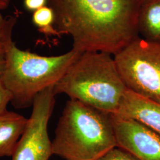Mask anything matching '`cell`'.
Here are the masks:
<instances>
[{"instance_id": "1", "label": "cell", "mask_w": 160, "mask_h": 160, "mask_svg": "<svg viewBox=\"0 0 160 160\" xmlns=\"http://www.w3.org/2000/svg\"><path fill=\"white\" fill-rule=\"evenodd\" d=\"M142 0H48L59 35L72 37V49L114 56L139 37Z\"/></svg>"}, {"instance_id": "2", "label": "cell", "mask_w": 160, "mask_h": 160, "mask_svg": "<svg viewBox=\"0 0 160 160\" xmlns=\"http://www.w3.org/2000/svg\"><path fill=\"white\" fill-rule=\"evenodd\" d=\"M52 146L53 155L63 160H99L117 147L112 114L70 99Z\"/></svg>"}, {"instance_id": "3", "label": "cell", "mask_w": 160, "mask_h": 160, "mask_svg": "<svg viewBox=\"0 0 160 160\" xmlns=\"http://www.w3.org/2000/svg\"><path fill=\"white\" fill-rule=\"evenodd\" d=\"M112 56L98 52L82 53L54 86L55 94H65L109 114L116 113L128 89Z\"/></svg>"}, {"instance_id": "4", "label": "cell", "mask_w": 160, "mask_h": 160, "mask_svg": "<svg viewBox=\"0 0 160 160\" xmlns=\"http://www.w3.org/2000/svg\"><path fill=\"white\" fill-rule=\"evenodd\" d=\"M81 53L72 49L58 56H41L19 49L12 40L8 42L2 78L12 94V106L16 109L32 106L36 96L55 86Z\"/></svg>"}, {"instance_id": "5", "label": "cell", "mask_w": 160, "mask_h": 160, "mask_svg": "<svg viewBox=\"0 0 160 160\" xmlns=\"http://www.w3.org/2000/svg\"><path fill=\"white\" fill-rule=\"evenodd\" d=\"M114 59L128 90L160 103V43L138 38Z\"/></svg>"}, {"instance_id": "6", "label": "cell", "mask_w": 160, "mask_h": 160, "mask_svg": "<svg viewBox=\"0 0 160 160\" xmlns=\"http://www.w3.org/2000/svg\"><path fill=\"white\" fill-rule=\"evenodd\" d=\"M53 87L45 89L35 97L32 113L12 160H49L53 155L48 126L55 104Z\"/></svg>"}, {"instance_id": "7", "label": "cell", "mask_w": 160, "mask_h": 160, "mask_svg": "<svg viewBox=\"0 0 160 160\" xmlns=\"http://www.w3.org/2000/svg\"><path fill=\"white\" fill-rule=\"evenodd\" d=\"M117 147L139 160H160V135L136 120L112 114Z\"/></svg>"}, {"instance_id": "8", "label": "cell", "mask_w": 160, "mask_h": 160, "mask_svg": "<svg viewBox=\"0 0 160 160\" xmlns=\"http://www.w3.org/2000/svg\"><path fill=\"white\" fill-rule=\"evenodd\" d=\"M114 114L136 120L160 135V103L127 90Z\"/></svg>"}, {"instance_id": "9", "label": "cell", "mask_w": 160, "mask_h": 160, "mask_svg": "<svg viewBox=\"0 0 160 160\" xmlns=\"http://www.w3.org/2000/svg\"><path fill=\"white\" fill-rule=\"evenodd\" d=\"M28 122V119L14 112L0 114V157H12Z\"/></svg>"}, {"instance_id": "10", "label": "cell", "mask_w": 160, "mask_h": 160, "mask_svg": "<svg viewBox=\"0 0 160 160\" xmlns=\"http://www.w3.org/2000/svg\"><path fill=\"white\" fill-rule=\"evenodd\" d=\"M138 30L141 38L160 43V0H142L138 18Z\"/></svg>"}, {"instance_id": "11", "label": "cell", "mask_w": 160, "mask_h": 160, "mask_svg": "<svg viewBox=\"0 0 160 160\" xmlns=\"http://www.w3.org/2000/svg\"><path fill=\"white\" fill-rule=\"evenodd\" d=\"M32 22L39 32L46 36L60 37L55 28V13L49 6H45L33 12Z\"/></svg>"}, {"instance_id": "12", "label": "cell", "mask_w": 160, "mask_h": 160, "mask_svg": "<svg viewBox=\"0 0 160 160\" xmlns=\"http://www.w3.org/2000/svg\"><path fill=\"white\" fill-rule=\"evenodd\" d=\"M17 20V17L14 16L4 17L0 10V42L12 40V33Z\"/></svg>"}, {"instance_id": "13", "label": "cell", "mask_w": 160, "mask_h": 160, "mask_svg": "<svg viewBox=\"0 0 160 160\" xmlns=\"http://www.w3.org/2000/svg\"><path fill=\"white\" fill-rule=\"evenodd\" d=\"M98 160H139L124 149L116 147Z\"/></svg>"}, {"instance_id": "14", "label": "cell", "mask_w": 160, "mask_h": 160, "mask_svg": "<svg viewBox=\"0 0 160 160\" xmlns=\"http://www.w3.org/2000/svg\"><path fill=\"white\" fill-rule=\"evenodd\" d=\"M12 99V94L6 88L2 75H0V114L7 110V105L11 102Z\"/></svg>"}, {"instance_id": "15", "label": "cell", "mask_w": 160, "mask_h": 160, "mask_svg": "<svg viewBox=\"0 0 160 160\" xmlns=\"http://www.w3.org/2000/svg\"><path fill=\"white\" fill-rule=\"evenodd\" d=\"M23 4L27 10L34 12L48 6V0H24Z\"/></svg>"}, {"instance_id": "16", "label": "cell", "mask_w": 160, "mask_h": 160, "mask_svg": "<svg viewBox=\"0 0 160 160\" xmlns=\"http://www.w3.org/2000/svg\"><path fill=\"white\" fill-rule=\"evenodd\" d=\"M8 42H0V75H2L6 67V45Z\"/></svg>"}, {"instance_id": "17", "label": "cell", "mask_w": 160, "mask_h": 160, "mask_svg": "<svg viewBox=\"0 0 160 160\" xmlns=\"http://www.w3.org/2000/svg\"><path fill=\"white\" fill-rule=\"evenodd\" d=\"M12 0H0V10H5L10 6Z\"/></svg>"}]
</instances>
